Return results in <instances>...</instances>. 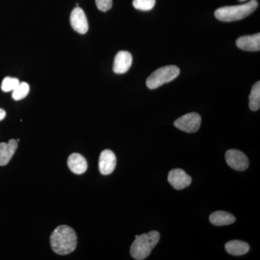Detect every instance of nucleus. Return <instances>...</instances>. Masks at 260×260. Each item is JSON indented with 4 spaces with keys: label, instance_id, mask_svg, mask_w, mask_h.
<instances>
[{
    "label": "nucleus",
    "instance_id": "1",
    "mask_svg": "<svg viewBox=\"0 0 260 260\" xmlns=\"http://www.w3.org/2000/svg\"><path fill=\"white\" fill-rule=\"evenodd\" d=\"M78 237L75 231L68 225L56 228L50 237L53 251L59 255H67L76 249Z\"/></svg>",
    "mask_w": 260,
    "mask_h": 260
},
{
    "label": "nucleus",
    "instance_id": "2",
    "mask_svg": "<svg viewBox=\"0 0 260 260\" xmlns=\"http://www.w3.org/2000/svg\"><path fill=\"white\" fill-rule=\"evenodd\" d=\"M160 234L155 231L135 236V240L130 248V254L135 259H146L158 244Z\"/></svg>",
    "mask_w": 260,
    "mask_h": 260
},
{
    "label": "nucleus",
    "instance_id": "3",
    "mask_svg": "<svg viewBox=\"0 0 260 260\" xmlns=\"http://www.w3.org/2000/svg\"><path fill=\"white\" fill-rule=\"evenodd\" d=\"M257 7V2L256 0H251L246 4L219 8L215 12V16L220 21H237L250 15L255 11Z\"/></svg>",
    "mask_w": 260,
    "mask_h": 260
},
{
    "label": "nucleus",
    "instance_id": "4",
    "mask_svg": "<svg viewBox=\"0 0 260 260\" xmlns=\"http://www.w3.org/2000/svg\"><path fill=\"white\" fill-rule=\"evenodd\" d=\"M180 74V70L175 65L162 67L153 72L146 80V85L149 89H156L164 84L172 82Z\"/></svg>",
    "mask_w": 260,
    "mask_h": 260
},
{
    "label": "nucleus",
    "instance_id": "5",
    "mask_svg": "<svg viewBox=\"0 0 260 260\" xmlns=\"http://www.w3.org/2000/svg\"><path fill=\"white\" fill-rule=\"evenodd\" d=\"M201 125V116L198 113H189L174 121V126L178 129L188 133L198 131Z\"/></svg>",
    "mask_w": 260,
    "mask_h": 260
},
{
    "label": "nucleus",
    "instance_id": "6",
    "mask_svg": "<svg viewBox=\"0 0 260 260\" xmlns=\"http://www.w3.org/2000/svg\"><path fill=\"white\" fill-rule=\"evenodd\" d=\"M225 158L228 165L234 170L243 172L249 167V162L247 157L240 150L234 149L229 150L225 153Z\"/></svg>",
    "mask_w": 260,
    "mask_h": 260
},
{
    "label": "nucleus",
    "instance_id": "7",
    "mask_svg": "<svg viewBox=\"0 0 260 260\" xmlns=\"http://www.w3.org/2000/svg\"><path fill=\"white\" fill-rule=\"evenodd\" d=\"M168 181L174 189L181 190L190 185L191 178L182 169H176L169 173Z\"/></svg>",
    "mask_w": 260,
    "mask_h": 260
},
{
    "label": "nucleus",
    "instance_id": "8",
    "mask_svg": "<svg viewBox=\"0 0 260 260\" xmlns=\"http://www.w3.org/2000/svg\"><path fill=\"white\" fill-rule=\"evenodd\" d=\"M70 23L75 31L85 34L88 30V23L86 15L83 9L76 7L70 15Z\"/></svg>",
    "mask_w": 260,
    "mask_h": 260
},
{
    "label": "nucleus",
    "instance_id": "9",
    "mask_svg": "<svg viewBox=\"0 0 260 260\" xmlns=\"http://www.w3.org/2000/svg\"><path fill=\"white\" fill-rule=\"evenodd\" d=\"M116 165V155L112 150H105L102 152L99 158V171L101 174L109 175L114 172Z\"/></svg>",
    "mask_w": 260,
    "mask_h": 260
},
{
    "label": "nucleus",
    "instance_id": "10",
    "mask_svg": "<svg viewBox=\"0 0 260 260\" xmlns=\"http://www.w3.org/2000/svg\"><path fill=\"white\" fill-rule=\"evenodd\" d=\"M133 56L128 51H121L116 54L113 70L116 74H124L131 68Z\"/></svg>",
    "mask_w": 260,
    "mask_h": 260
},
{
    "label": "nucleus",
    "instance_id": "11",
    "mask_svg": "<svg viewBox=\"0 0 260 260\" xmlns=\"http://www.w3.org/2000/svg\"><path fill=\"white\" fill-rule=\"evenodd\" d=\"M236 44L239 49L248 51L260 50V34L244 36L237 39Z\"/></svg>",
    "mask_w": 260,
    "mask_h": 260
},
{
    "label": "nucleus",
    "instance_id": "12",
    "mask_svg": "<svg viewBox=\"0 0 260 260\" xmlns=\"http://www.w3.org/2000/svg\"><path fill=\"white\" fill-rule=\"evenodd\" d=\"M18 148L16 140H10L8 143H0V166L8 165Z\"/></svg>",
    "mask_w": 260,
    "mask_h": 260
},
{
    "label": "nucleus",
    "instance_id": "13",
    "mask_svg": "<svg viewBox=\"0 0 260 260\" xmlns=\"http://www.w3.org/2000/svg\"><path fill=\"white\" fill-rule=\"evenodd\" d=\"M68 167L75 174H83L88 169V162L83 155L79 153H73L68 160Z\"/></svg>",
    "mask_w": 260,
    "mask_h": 260
},
{
    "label": "nucleus",
    "instance_id": "14",
    "mask_svg": "<svg viewBox=\"0 0 260 260\" xmlns=\"http://www.w3.org/2000/svg\"><path fill=\"white\" fill-rule=\"evenodd\" d=\"M210 221L217 226H223L234 223L236 221V218L232 214L218 210L210 215Z\"/></svg>",
    "mask_w": 260,
    "mask_h": 260
},
{
    "label": "nucleus",
    "instance_id": "15",
    "mask_svg": "<svg viewBox=\"0 0 260 260\" xmlns=\"http://www.w3.org/2000/svg\"><path fill=\"white\" fill-rule=\"evenodd\" d=\"M225 249L229 254L234 256L244 255L249 250L247 243L239 240H233L225 244Z\"/></svg>",
    "mask_w": 260,
    "mask_h": 260
},
{
    "label": "nucleus",
    "instance_id": "16",
    "mask_svg": "<svg viewBox=\"0 0 260 260\" xmlns=\"http://www.w3.org/2000/svg\"><path fill=\"white\" fill-rule=\"evenodd\" d=\"M249 109L253 112L259 110L260 107V82H256L249 95Z\"/></svg>",
    "mask_w": 260,
    "mask_h": 260
},
{
    "label": "nucleus",
    "instance_id": "17",
    "mask_svg": "<svg viewBox=\"0 0 260 260\" xmlns=\"http://www.w3.org/2000/svg\"><path fill=\"white\" fill-rule=\"evenodd\" d=\"M29 90H30V86L28 83H25V82L20 83L18 86L13 90L12 97L15 101L22 100L28 95Z\"/></svg>",
    "mask_w": 260,
    "mask_h": 260
},
{
    "label": "nucleus",
    "instance_id": "18",
    "mask_svg": "<svg viewBox=\"0 0 260 260\" xmlns=\"http://www.w3.org/2000/svg\"><path fill=\"white\" fill-rule=\"evenodd\" d=\"M133 4L135 9L149 11L155 6V0H133Z\"/></svg>",
    "mask_w": 260,
    "mask_h": 260
},
{
    "label": "nucleus",
    "instance_id": "19",
    "mask_svg": "<svg viewBox=\"0 0 260 260\" xmlns=\"http://www.w3.org/2000/svg\"><path fill=\"white\" fill-rule=\"evenodd\" d=\"M20 84L18 79L11 77H6L2 83L1 88L4 92L13 91Z\"/></svg>",
    "mask_w": 260,
    "mask_h": 260
},
{
    "label": "nucleus",
    "instance_id": "20",
    "mask_svg": "<svg viewBox=\"0 0 260 260\" xmlns=\"http://www.w3.org/2000/svg\"><path fill=\"white\" fill-rule=\"evenodd\" d=\"M98 9L102 12H107L112 8V0H95Z\"/></svg>",
    "mask_w": 260,
    "mask_h": 260
},
{
    "label": "nucleus",
    "instance_id": "21",
    "mask_svg": "<svg viewBox=\"0 0 260 260\" xmlns=\"http://www.w3.org/2000/svg\"><path fill=\"white\" fill-rule=\"evenodd\" d=\"M6 116V112L4 109H0V121L3 120Z\"/></svg>",
    "mask_w": 260,
    "mask_h": 260
}]
</instances>
